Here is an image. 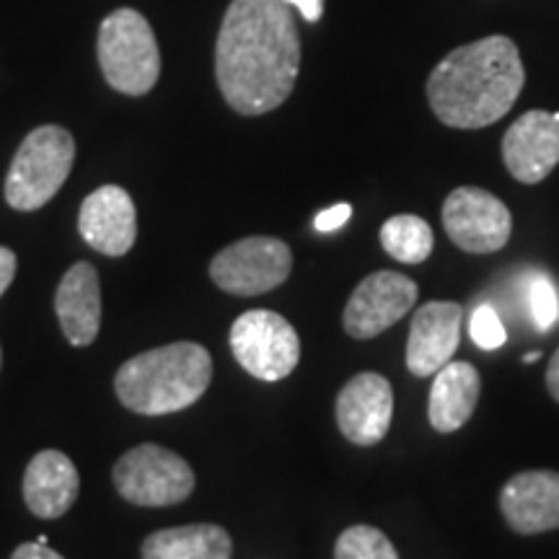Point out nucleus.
<instances>
[{
  "label": "nucleus",
  "instance_id": "b1692460",
  "mask_svg": "<svg viewBox=\"0 0 559 559\" xmlns=\"http://www.w3.org/2000/svg\"><path fill=\"white\" fill-rule=\"evenodd\" d=\"M349 215H353V207H349L347 202H340V205L321 210V213L317 215V221H313V228H317L319 234H332V230L345 226V223L349 221Z\"/></svg>",
  "mask_w": 559,
  "mask_h": 559
},
{
  "label": "nucleus",
  "instance_id": "0eeeda50",
  "mask_svg": "<svg viewBox=\"0 0 559 559\" xmlns=\"http://www.w3.org/2000/svg\"><path fill=\"white\" fill-rule=\"evenodd\" d=\"M228 345L239 366L260 381L288 379L300 360L298 332L288 319L267 309L241 313L230 326Z\"/></svg>",
  "mask_w": 559,
  "mask_h": 559
},
{
  "label": "nucleus",
  "instance_id": "f8f14e48",
  "mask_svg": "<svg viewBox=\"0 0 559 559\" xmlns=\"http://www.w3.org/2000/svg\"><path fill=\"white\" fill-rule=\"evenodd\" d=\"M394 417V391L381 373L353 376L337 396L340 432L353 445H376L386 438Z\"/></svg>",
  "mask_w": 559,
  "mask_h": 559
},
{
  "label": "nucleus",
  "instance_id": "f257e3e1",
  "mask_svg": "<svg viewBox=\"0 0 559 559\" xmlns=\"http://www.w3.org/2000/svg\"><path fill=\"white\" fill-rule=\"evenodd\" d=\"M300 70V34L285 0H230L215 41V81L243 117L288 102Z\"/></svg>",
  "mask_w": 559,
  "mask_h": 559
},
{
  "label": "nucleus",
  "instance_id": "9d476101",
  "mask_svg": "<svg viewBox=\"0 0 559 559\" xmlns=\"http://www.w3.org/2000/svg\"><path fill=\"white\" fill-rule=\"evenodd\" d=\"M417 296V283L407 275L391 270L373 272L360 280L347 300L345 317H342L345 332L355 340L379 337L415 309Z\"/></svg>",
  "mask_w": 559,
  "mask_h": 559
},
{
  "label": "nucleus",
  "instance_id": "c85d7f7f",
  "mask_svg": "<svg viewBox=\"0 0 559 559\" xmlns=\"http://www.w3.org/2000/svg\"><path fill=\"white\" fill-rule=\"evenodd\" d=\"M536 358H542V355H539V353H528L526 358H523V360H526V362H534Z\"/></svg>",
  "mask_w": 559,
  "mask_h": 559
},
{
  "label": "nucleus",
  "instance_id": "39448f33",
  "mask_svg": "<svg viewBox=\"0 0 559 559\" xmlns=\"http://www.w3.org/2000/svg\"><path fill=\"white\" fill-rule=\"evenodd\" d=\"M75 160V140L66 128L45 124L32 130L19 145L5 177V202L29 213L47 205L66 185Z\"/></svg>",
  "mask_w": 559,
  "mask_h": 559
},
{
  "label": "nucleus",
  "instance_id": "4be33fe9",
  "mask_svg": "<svg viewBox=\"0 0 559 559\" xmlns=\"http://www.w3.org/2000/svg\"><path fill=\"white\" fill-rule=\"evenodd\" d=\"M526 300L536 330L549 332L551 324L559 319V296L555 283L547 275H534L526 285Z\"/></svg>",
  "mask_w": 559,
  "mask_h": 559
},
{
  "label": "nucleus",
  "instance_id": "412c9836",
  "mask_svg": "<svg viewBox=\"0 0 559 559\" xmlns=\"http://www.w3.org/2000/svg\"><path fill=\"white\" fill-rule=\"evenodd\" d=\"M334 559H400L394 544L373 526H353L342 531L334 544Z\"/></svg>",
  "mask_w": 559,
  "mask_h": 559
},
{
  "label": "nucleus",
  "instance_id": "393cba45",
  "mask_svg": "<svg viewBox=\"0 0 559 559\" xmlns=\"http://www.w3.org/2000/svg\"><path fill=\"white\" fill-rule=\"evenodd\" d=\"M11 559H66V557H60L58 551L47 547V544L32 542V544H21V547L11 555Z\"/></svg>",
  "mask_w": 559,
  "mask_h": 559
},
{
  "label": "nucleus",
  "instance_id": "6e6552de",
  "mask_svg": "<svg viewBox=\"0 0 559 559\" xmlns=\"http://www.w3.org/2000/svg\"><path fill=\"white\" fill-rule=\"evenodd\" d=\"M293 270V254L275 236H249L230 243L210 262V277L230 296H262L280 288Z\"/></svg>",
  "mask_w": 559,
  "mask_h": 559
},
{
  "label": "nucleus",
  "instance_id": "7c9ffc66",
  "mask_svg": "<svg viewBox=\"0 0 559 559\" xmlns=\"http://www.w3.org/2000/svg\"><path fill=\"white\" fill-rule=\"evenodd\" d=\"M557 321H559V319H557Z\"/></svg>",
  "mask_w": 559,
  "mask_h": 559
},
{
  "label": "nucleus",
  "instance_id": "cd10ccee",
  "mask_svg": "<svg viewBox=\"0 0 559 559\" xmlns=\"http://www.w3.org/2000/svg\"><path fill=\"white\" fill-rule=\"evenodd\" d=\"M547 389L551 394V400L559 404V347L555 353V358L549 360V368H547Z\"/></svg>",
  "mask_w": 559,
  "mask_h": 559
},
{
  "label": "nucleus",
  "instance_id": "2eb2a0df",
  "mask_svg": "<svg viewBox=\"0 0 559 559\" xmlns=\"http://www.w3.org/2000/svg\"><path fill=\"white\" fill-rule=\"evenodd\" d=\"M500 510L515 534H547L559 528V472H521L506 481Z\"/></svg>",
  "mask_w": 559,
  "mask_h": 559
},
{
  "label": "nucleus",
  "instance_id": "f3484780",
  "mask_svg": "<svg viewBox=\"0 0 559 559\" xmlns=\"http://www.w3.org/2000/svg\"><path fill=\"white\" fill-rule=\"evenodd\" d=\"M81 477L75 464L60 451H41L24 474V500L37 519L52 521L66 515L79 498Z\"/></svg>",
  "mask_w": 559,
  "mask_h": 559
},
{
  "label": "nucleus",
  "instance_id": "9b49d317",
  "mask_svg": "<svg viewBox=\"0 0 559 559\" xmlns=\"http://www.w3.org/2000/svg\"><path fill=\"white\" fill-rule=\"evenodd\" d=\"M502 160L521 185H539L559 166V111L531 109L502 138Z\"/></svg>",
  "mask_w": 559,
  "mask_h": 559
},
{
  "label": "nucleus",
  "instance_id": "4468645a",
  "mask_svg": "<svg viewBox=\"0 0 559 559\" xmlns=\"http://www.w3.org/2000/svg\"><path fill=\"white\" fill-rule=\"evenodd\" d=\"M81 239L107 257H122L135 247L138 213L135 202L122 187L107 185L83 200L79 213Z\"/></svg>",
  "mask_w": 559,
  "mask_h": 559
},
{
  "label": "nucleus",
  "instance_id": "dca6fc26",
  "mask_svg": "<svg viewBox=\"0 0 559 559\" xmlns=\"http://www.w3.org/2000/svg\"><path fill=\"white\" fill-rule=\"evenodd\" d=\"M55 311L73 347H86L99 337L102 288L94 264L79 262L66 272L55 293Z\"/></svg>",
  "mask_w": 559,
  "mask_h": 559
},
{
  "label": "nucleus",
  "instance_id": "c756f323",
  "mask_svg": "<svg viewBox=\"0 0 559 559\" xmlns=\"http://www.w3.org/2000/svg\"><path fill=\"white\" fill-rule=\"evenodd\" d=\"M0 366H3V349H0Z\"/></svg>",
  "mask_w": 559,
  "mask_h": 559
},
{
  "label": "nucleus",
  "instance_id": "ddd939ff",
  "mask_svg": "<svg viewBox=\"0 0 559 559\" xmlns=\"http://www.w3.org/2000/svg\"><path fill=\"white\" fill-rule=\"evenodd\" d=\"M464 309L453 300H430L412 317L407 340V368L417 379L436 376L449 366L461 342Z\"/></svg>",
  "mask_w": 559,
  "mask_h": 559
},
{
  "label": "nucleus",
  "instance_id": "f03ea898",
  "mask_svg": "<svg viewBox=\"0 0 559 559\" xmlns=\"http://www.w3.org/2000/svg\"><path fill=\"white\" fill-rule=\"evenodd\" d=\"M523 83L526 70L515 41L492 34L456 47L432 68L428 102L449 128L481 130L513 109Z\"/></svg>",
  "mask_w": 559,
  "mask_h": 559
},
{
  "label": "nucleus",
  "instance_id": "423d86ee",
  "mask_svg": "<svg viewBox=\"0 0 559 559\" xmlns=\"http://www.w3.org/2000/svg\"><path fill=\"white\" fill-rule=\"evenodd\" d=\"M115 487L132 506L166 508L190 498L194 472L164 445L143 443L115 464Z\"/></svg>",
  "mask_w": 559,
  "mask_h": 559
},
{
  "label": "nucleus",
  "instance_id": "1a4fd4ad",
  "mask_svg": "<svg viewBox=\"0 0 559 559\" xmlns=\"http://www.w3.org/2000/svg\"><path fill=\"white\" fill-rule=\"evenodd\" d=\"M440 215L449 239L466 254L500 251L513 234V215L506 202L481 187H456Z\"/></svg>",
  "mask_w": 559,
  "mask_h": 559
},
{
  "label": "nucleus",
  "instance_id": "6ab92c4d",
  "mask_svg": "<svg viewBox=\"0 0 559 559\" xmlns=\"http://www.w3.org/2000/svg\"><path fill=\"white\" fill-rule=\"evenodd\" d=\"M234 544L226 528L213 523L164 528L143 542V559H230Z\"/></svg>",
  "mask_w": 559,
  "mask_h": 559
},
{
  "label": "nucleus",
  "instance_id": "aec40b11",
  "mask_svg": "<svg viewBox=\"0 0 559 559\" xmlns=\"http://www.w3.org/2000/svg\"><path fill=\"white\" fill-rule=\"evenodd\" d=\"M381 247L391 260L402 264H423L432 254L436 239H432L430 223L419 215H394L381 226Z\"/></svg>",
  "mask_w": 559,
  "mask_h": 559
},
{
  "label": "nucleus",
  "instance_id": "5701e85b",
  "mask_svg": "<svg viewBox=\"0 0 559 559\" xmlns=\"http://www.w3.org/2000/svg\"><path fill=\"white\" fill-rule=\"evenodd\" d=\"M469 334L474 345L481 349H498L506 345L508 340V332L506 326H502L498 311H495L489 304H481L474 309L472 321H469Z\"/></svg>",
  "mask_w": 559,
  "mask_h": 559
},
{
  "label": "nucleus",
  "instance_id": "20e7f679",
  "mask_svg": "<svg viewBox=\"0 0 559 559\" xmlns=\"http://www.w3.org/2000/svg\"><path fill=\"white\" fill-rule=\"evenodd\" d=\"M99 66L107 83L124 96H145L158 83L160 50L148 19L135 9H117L102 21Z\"/></svg>",
  "mask_w": 559,
  "mask_h": 559
},
{
  "label": "nucleus",
  "instance_id": "bb28decb",
  "mask_svg": "<svg viewBox=\"0 0 559 559\" xmlns=\"http://www.w3.org/2000/svg\"><path fill=\"white\" fill-rule=\"evenodd\" d=\"M288 5H296L309 24H317V21L324 16V0H285Z\"/></svg>",
  "mask_w": 559,
  "mask_h": 559
},
{
  "label": "nucleus",
  "instance_id": "7ed1b4c3",
  "mask_svg": "<svg viewBox=\"0 0 559 559\" xmlns=\"http://www.w3.org/2000/svg\"><path fill=\"white\" fill-rule=\"evenodd\" d=\"M213 379V358L198 342L148 349L117 370L115 391L124 407L145 417L171 415L202 400Z\"/></svg>",
  "mask_w": 559,
  "mask_h": 559
},
{
  "label": "nucleus",
  "instance_id": "a211bd4d",
  "mask_svg": "<svg viewBox=\"0 0 559 559\" xmlns=\"http://www.w3.org/2000/svg\"><path fill=\"white\" fill-rule=\"evenodd\" d=\"M481 391V379L477 368L466 360H456L443 366L436 373L428 402V419L432 430L456 432L469 423L477 409Z\"/></svg>",
  "mask_w": 559,
  "mask_h": 559
},
{
  "label": "nucleus",
  "instance_id": "a878e982",
  "mask_svg": "<svg viewBox=\"0 0 559 559\" xmlns=\"http://www.w3.org/2000/svg\"><path fill=\"white\" fill-rule=\"evenodd\" d=\"M13 275H16V254L11 249L0 247V296L9 290Z\"/></svg>",
  "mask_w": 559,
  "mask_h": 559
}]
</instances>
